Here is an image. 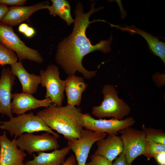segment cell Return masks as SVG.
<instances>
[{"label": "cell", "mask_w": 165, "mask_h": 165, "mask_svg": "<svg viewBox=\"0 0 165 165\" xmlns=\"http://www.w3.org/2000/svg\"><path fill=\"white\" fill-rule=\"evenodd\" d=\"M95 2L92 3L90 10L85 13L82 4L80 2L77 4L74 11L75 19L72 32L57 45L55 60L68 75H75L78 72L86 79H90L95 77L97 70L89 71L86 69L82 63L83 57L88 53L97 50L104 53H109L111 51L110 45L113 40L112 34L108 40H101L95 45H92L86 36V29L91 23L97 21L107 22L105 20L99 19L89 20L92 14L103 7L95 9Z\"/></svg>", "instance_id": "6da1fadb"}, {"label": "cell", "mask_w": 165, "mask_h": 165, "mask_svg": "<svg viewBox=\"0 0 165 165\" xmlns=\"http://www.w3.org/2000/svg\"><path fill=\"white\" fill-rule=\"evenodd\" d=\"M82 115L80 108L67 105H52L36 114L51 130L68 140L81 138L83 127Z\"/></svg>", "instance_id": "7a4b0ae2"}, {"label": "cell", "mask_w": 165, "mask_h": 165, "mask_svg": "<svg viewBox=\"0 0 165 165\" xmlns=\"http://www.w3.org/2000/svg\"><path fill=\"white\" fill-rule=\"evenodd\" d=\"M103 100L99 106L92 107V113L101 119L105 117H113L121 120L129 115L130 108L122 99L119 98L115 87L110 84L105 85L102 90Z\"/></svg>", "instance_id": "3957f363"}, {"label": "cell", "mask_w": 165, "mask_h": 165, "mask_svg": "<svg viewBox=\"0 0 165 165\" xmlns=\"http://www.w3.org/2000/svg\"><path fill=\"white\" fill-rule=\"evenodd\" d=\"M0 128L6 130L11 136L14 135L16 138L24 133H32L40 131L49 132L57 138L60 137L40 117L35 115L31 112L29 113L18 115L16 117H13L8 121H0Z\"/></svg>", "instance_id": "277c9868"}, {"label": "cell", "mask_w": 165, "mask_h": 165, "mask_svg": "<svg viewBox=\"0 0 165 165\" xmlns=\"http://www.w3.org/2000/svg\"><path fill=\"white\" fill-rule=\"evenodd\" d=\"M0 44L16 54L19 61L24 60L41 64L43 59L37 50L28 47L14 31L12 27L0 22Z\"/></svg>", "instance_id": "5b68a950"}, {"label": "cell", "mask_w": 165, "mask_h": 165, "mask_svg": "<svg viewBox=\"0 0 165 165\" xmlns=\"http://www.w3.org/2000/svg\"><path fill=\"white\" fill-rule=\"evenodd\" d=\"M39 72L42 86L46 89V98H50L55 105L62 106L65 82L60 79L58 67L51 64L45 70H41Z\"/></svg>", "instance_id": "8992f818"}, {"label": "cell", "mask_w": 165, "mask_h": 165, "mask_svg": "<svg viewBox=\"0 0 165 165\" xmlns=\"http://www.w3.org/2000/svg\"><path fill=\"white\" fill-rule=\"evenodd\" d=\"M48 132L41 135L26 133L20 135L15 142L17 146L23 151H26L31 155L34 152H42L57 149L60 147L57 140Z\"/></svg>", "instance_id": "52a82bcc"}, {"label": "cell", "mask_w": 165, "mask_h": 165, "mask_svg": "<svg viewBox=\"0 0 165 165\" xmlns=\"http://www.w3.org/2000/svg\"><path fill=\"white\" fill-rule=\"evenodd\" d=\"M127 163L131 165L138 157L143 154L146 138L142 130L129 127L119 130Z\"/></svg>", "instance_id": "ba28073f"}, {"label": "cell", "mask_w": 165, "mask_h": 165, "mask_svg": "<svg viewBox=\"0 0 165 165\" xmlns=\"http://www.w3.org/2000/svg\"><path fill=\"white\" fill-rule=\"evenodd\" d=\"M106 135L105 133L82 129L81 138L68 140V146L75 154L77 162L76 165H85L93 145L97 141L105 138Z\"/></svg>", "instance_id": "9c48e42d"}, {"label": "cell", "mask_w": 165, "mask_h": 165, "mask_svg": "<svg viewBox=\"0 0 165 165\" xmlns=\"http://www.w3.org/2000/svg\"><path fill=\"white\" fill-rule=\"evenodd\" d=\"M83 127L86 129L96 132L116 135L119 130L133 125L135 121L132 117L118 120L95 119L88 113L82 114Z\"/></svg>", "instance_id": "30bf717a"}, {"label": "cell", "mask_w": 165, "mask_h": 165, "mask_svg": "<svg viewBox=\"0 0 165 165\" xmlns=\"http://www.w3.org/2000/svg\"><path fill=\"white\" fill-rule=\"evenodd\" d=\"M16 139L10 141L5 131L0 135V165H24L27 155L17 146Z\"/></svg>", "instance_id": "8fae6325"}, {"label": "cell", "mask_w": 165, "mask_h": 165, "mask_svg": "<svg viewBox=\"0 0 165 165\" xmlns=\"http://www.w3.org/2000/svg\"><path fill=\"white\" fill-rule=\"evenodd\" d=\"M15 79V76L9 68H2L0 79V113L2 116L6 115L10 119L13 117L11 104V92Z\"/></svg>", "instance_id": "7c38bea8"}, {"label": "cell", "mask_w": 165, "mask_h": 165, "mask_svg": "<svg viewBox=\"0 0 165 165\" xmlns=\"http://www.w3.org/2000/svg\"><path fill=\"white\" fill-rule=\"evenodd\" d=\"M12 97L13 100L11 104V110L13 113L18 115L39 107L47 108L52 105L51 104L53 101L50 98L39 100L26 93L12 94Z\"/></svg>", "instance_id": "4fadbf2b"}, {"label": "cell", "mask_w": 165, "mask_h": 165, "mask_svg": "<svg viewBox=\"0 0 165 165\" xmlns=\"http://www.w3.org/2000/svg\"><path fill=\"white\" fill-rule=\"evenodd\" d=\"M48 2H39L28 6H15L9 8L8 12L2 22L12 27L20 24L37 11L47 9Z\"/></svg>", "instance_id": "5bb4252c"}, {"label": "cell", "mask_w": 165, "mask_h": 165, "mask_svg": "<svg viewBox=\"0 0 165 165\" xmlns=\"http://www.w3.org/2000/svg\"><path fill=\"white\" fill-rule=\"evenodd\" d=\"M109 24L111 27H115L123 31L129 32L132 35L137 34L141 36L147 41L150 50L154 55L159 57L165 64V43L160 41L158 38L136 27L134 25L128 26L125 24L119 25Z\"/></svg>", "instance_id": "9a60e30c"}, {"label": "cell", "mask_w": 165, "mask_h": 165, "mask_svg": "<svg viewBox=\"0 0 165 165\" xmlns=\"http://www.w3.org/2000/svg\"><path fill=\"white\" fill-rule=\"evenodd\" d=\"M97 146L94 154L103 156L112 162L122 152L123 146L120 137L108 134L106 138L96 142Z\"/></svg>", "instance_id": "2e32d148"}, {"label": "cell", "mask_w": 165, "mask_h": 165, "mask_svg": "<svg viewBox=\"0 0 165 165\" xmlns=\"http://www.w3.org/2000/svg\"><path fill=\"white\" fill-rule=\"evenodd\" d=\"M11 70L19 80L23 92L32 95L37 92L38 86L41 83L40 75L30 74L25 69L21 61L11 65Z\"/></svg>", "instance_id": "e0dca14e"}, {"label": "cell", "mask_w": 165, "mask_h": 165, "mask_svg": "<svg viewBox=\"0 0 165 165\" xmlns=\"http://www.w3.org/2000/svg\"><path fill=\"white\" fill-rule=\"evenodd\" d=\"M65 80V90L67 97V105L79 106L80 105L82 94L88 84L84 78L75 75H69Z\"/></svg>", "instance_id": "ac0fdd59"}, {"label": "cell", "mask_w": 165, "mask_h": 165, "mask_svg": "<svg viewBox=\"0 0 165 165\" xmlns=\"http://www.w3.org/2000/svg\"><path fill=\"white\" fill-rule=\"evenodd\" d=\"M70 150L67 146L50 153L40 152L37 156L33 153V159L26 161L24 165H61L64 162L65 157Z\"/></svg>", "instance_id": "d6986e66"}, {"label": "cell", "mask_w": 165, "mask_h": 165, "mask_svg": "<svg viewBox=\"0 0 165 165\" xmlns=\"http://www.w3.org/2000/svg\"><path fill=\"white\" fill-rule=\"evenodd\" d=\"M52 5L48 6L49 14L55 16L57 15L64 20L67 25L70 26L74 22L71 13V6L68 1L65 0H51Z\"/></svg>", "instance_id": "ffe728a7"}, {"label": "cell", "mask_w": 165, "mask_h": 165, "mask_svg": "<svg viewBox=\"0 0 165 165\" xmlns=\"http://www.w3.org/2000/svg\"><path fill=\"white\" fill-rule=\"evenodd\" d=\"M146 139L165 145V133L160 129L146 127L144 125L142 127Z\"/></svg>", "instance_id": "44dd1931"}, {"label": "cell", "mask_w": 165, "mask_h": 165, "mask_svg": "<svg viewBox=\"0 0 165 165\" xmlns=\"http://www.w3.org/2000/svg\"><path fill=\"white\" fill-rule=\"evenodd\" d=\"M17 58L14 52L0 44V65L4 66L9 64L11 66L17 62Z\"/></svg>", "instance_id": "7402d4cb"}, {"label": "cell", "mask_w": 165, "mask_h": 165, "mask_svg": "<svg viewBox=\"0 0 165 165\" xmlns=\"http://www.w3.org/2000/svg\"><path fill=\"white\" fill-rule=\"evenodd\" d=\"M164 151L165 145L146 139L145 149L143 155L147 157L148 160L156 154Z\"/></svg>", "instance_id": "603a6c76"}, {"label": "cell", "mask_w": 165, "mask_h": 165, "mask_svg": "<svg viewBox=\"0 0 165 165\" xmlns=\"http://www.w3.org/2000/svg\"><path fill=\"white\" fill-rule=\"evenodd\" d=\"M91 160L85 165H112L111 162L104 157L94 154L90 156Z\"/></svg>", "instance_id": "cb8c5ba5"}, {"label": "cell", "mask_w": 165, "mask_h": 165, "mask_svg": "<svg viewBox=\"0 0 165 165\" xmlns=\"http://www.w3.org/2000/svg\"><path fill=\"white\" fill-rule=\"evenodd\" d=\"M1 4L6 5L23 6L27 2L25 0H1Z\"/></svg>", "instance_id": "d4e9b609"}, {"label": "cell", "mask_w": 165, "mask_h": 165, "mask_svg": "<svg viewBox=\"0 0 165 165\" xmlns=\"http://www.w3.org/2000/svg\"><path fill=\"white\" fill-rule=\"evenodd\" d=\"M112 165H130L127 162L124 152L123 150L116 159Z\"/></svg>", "instance_id": "484cf974"}, {"label": "cell", "mask_w": 165, "mask_h": 165, "mask_svg": "<svg viewBox=\"0 0 165 165\" xmlns=\"http://www.w3.org/2000/svg\"><path fill=\"white\" fill-rule=\"evenodd\" d=\"M153 158L158 165H165V151L156 154Z\"/></svg>", "instance_id": "4316f807"}, {"label": "cell", "mask_w": 165, "mask_h": 165, "mask_svg": "<svg viewBox=\"0 0 165 165\" xmlns=\"http://www.w3.org/2000/svg\"><path fill=\"white\" fill-rule=\"evenodd\" d=\"M9 7L6 5L1 4H0V22L4 18L8 12Z\"/></svg>", "instance_id": "83f0119b"}, {"label": "cell", "mask_w": 165, "mask_h": 165, "mask_svg": "<svg viewBox=\"0 0 165 165\" xmlns=\"http://www.w3.org/2000/svg\"><path fill=\"white\" fill-rule=\"evenodd\" d=\"M76 160L75 157L73 155L68 157L64 162L61 165H76Z\"/></svg>", "instance_id": "f1b7e54d"}, {"label": "cell", "mask_w": 165, "mask_h": 165, "mask_svg": "<svg viewBox=\"0 0 165 165\" xmlns=\"http://www.w3.org/2000/svg\"><path fill=\"white\" fill-rule=\"evenodd\" d=\"M35 34V31L34 29L31 27H29L24 34L26 37L31 38Z\"/></svg>", "instance_id": "f546056e"}, {"label": "cell", "mask_w": 165, "mask_h": 165, "mask_svg": "<svg viewBox=\"0 0 165 165\" xmlns=\"http://www.w3.org/2000/svg\"><path fill=\"white\" fill-rule=\"evenodd\" d=\"M29 27L27 24L22 23L19 26L18 30L20 32L24 34Z\"/></svg>", "instance_id": "4dcf8cb0"}, {"label": "cell", "mask_w": 165, "mask_h": 165, "mask_svg": "<svg viewBox=\"0 0 165 165\" xmlns=\"http://www.w3.org/2000/svg\"><path fill=\"white\" fill-rule=\"evenodd\" d=\"M1 4V0H0V4Z\"/></svg>", "instance_id": "1f68e13d"}]
</instances>
